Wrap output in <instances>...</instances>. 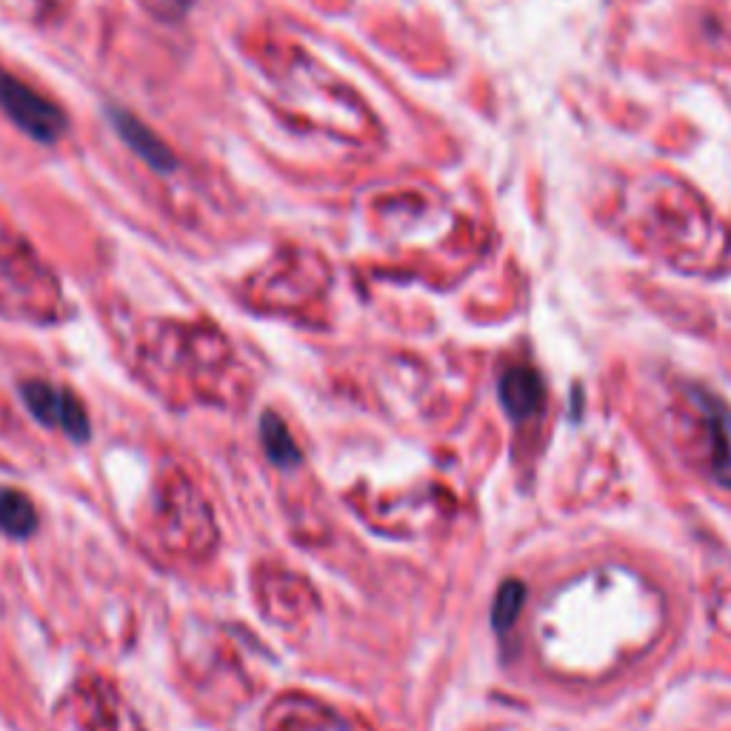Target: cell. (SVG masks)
Returning a JSON list of instances; mask_svg holds the SVG:
<instances>
[{
	"mask_svg": "<svg viewBox=\"0 0 731 731\" xmlns=\"http://www.w3.org/2000/svg\"><path fill=\"white\" fill-rule=\"evenodd\" d=\"M523 600H526V586L517 577L500 583L498 595H495V606H491V626L495 632L505 634L514 626V620L521 618Z\"/></svg>",
	"mask_w": 731,
	"mask_h": 731,
	"instance_id": "8fae6325",
	"label": "cell"
},
{
	"mask_svg": "<svg viewBox=\"0 0 731 731\" xmlns=\"http://www.w3.org/2000/svg\"><path fill=\"white\" fill-rule=\"evenodd\" d=\"M227 352L195 329H160L141 352V375L151 389L178 403H209L223 375Z\"/></svg>",
	"mask_w": 731,
	"mask_h": 731,
	"instance_id": "6da1fadb",
	"label": "cell"
},
{
	"mask_svg": "<svg viewBox=\"0 0 731 731\" xmlns=\"http://www.w3.org/2000/svg\"><path fill=\"white\" fill-rule=\"evenodd\" d=\"M23 403L29 412L44 423L46 429L63 431L75 443H86L92 435V423L86 415L84 403L77 400L75 392H69L63 386L46 383V380H26L21 386Z\"/></svg>",
	"mask_w": 731,
	"mask_h": 731,
	"instance_id": "277c9868",
	"label": "cell"
},
{
	"mask_svg": "<svg viewBox=\"0 0 731 731\" xmlns=\"http://www.w3.org/2000/svg\"><path fill=\"white\" fill-rule=\"evenodd\" d=\"M38 528V509L21 489L0 486V532L9 537H29Z\"/></svg>",
	"mask_w": 731,
	"mask_h": 731,
	"instance_id": "9c48e42d",
	"label": "cell"
},
{
	"mask_svg": "<svg viewBox=\"0 0 731 731\" xmlns=\"http://www.w3.org/2000/svg\"><path fill=\"white\" fill-rule=\"evenodd\" d=\"M75 700V720L84 731H123V709L118 694L112 689L100 683V680H89L84 686L72 694Z\"/></svg>",
	"mask_w": 731,
	"mask_h": 731,
	"instance_id": "52a82bcc",
	"label": "cell"
},
{
	"mask_svg": "<svg viewBox=\"0 0 731 731\" xmlns=\"http://www.w3.org/2000/svg\"><path fill=\"white\" fill-rule=\"evenodd\" d=\"M109 123H112L114 132L121 135L123 144L135 151L146 167H151L155 172H172V169L178 167L174 151L169 149V146L163 144L144 121H137L132 112H126V109H109Z\"/></svg>",
	"mask_w": 731,
	"mask_h": 731,
	"instance_id": "5b68a950",
	"label": "cell"
},
{
	"mask_svg": "<svg viewBox=\"0 0 731 731\" xmlns=\"http://www.w3.org/2000/svg\"><path fill=\"white\" fill-rule=\"evenodd\" d=\"M694 403L700 406L711 440V472L717 483L731 489V409L717 394L694 389Z\"/></svg>",
	"mask_w": 731,
	"mask_h": 731,
	"instance_id": "8992f818",
	"label": "cell"
},
{
	"mask_svg": "<svg viewBox=\"0 0 731 731\" xmlns=\"http://www.w3.org/2000/svg\"><path fill=\"white\" fill-rule=\"evenodd\" d=\"M0 109L15 123L21 132L38 141V144H58L66 135V112L52 98H44L40 92L23 84L9 69L0 66Z\"/></svg>",
	"mask_w": 731,
	"mask_h": 731,
	"instance_id": "3957f363",
	"label": "cell"
},
{
	"mask_svg": "<svg viewBox=\"0 0 731 731\" xmlns=\"http://www.w3.org/2000/svg\"><path fill=\"white\" fill-rule=\"evenodd\" d=\"M546 383L532 366H514L500 377V403L512 421H526L544 409Z\"/></svg>",
	"mask_w": 731,
	"mask_h": 731,
	"instance_id": "ba28073f",
	"label": "cell"
},
{
	"mask_svg": "<svg viewBox=\"0 0 731 731\" xmlns=\"http://www.w3.org/2000/svg\"><path fill=\"white\" fill-rule=\"evenodd\" d=\"M151 532L163 551L186 560L209 555L218 540L209 503L192 477L178 468H169L160 475L155 498H151Z\"/></svg>",
	"mask_w": 731,
	"mask_h": 731,
	"instance_id": "7a4b0ae2",
	"label": "cell"
},
{
	"mask_svg": "<svg viewBox=\"0 0 731 731\" xmlns=\"http://www.w3.org/2000/svg\"><path fill=\"white\" fill-rule=\"evenodd\" d=\"M260 440H264L269 460L278 463V466L289 468L301 463V449L294 443L292 431L287 429V423L280 421L275 412H264V417H260Z\"/></svg>",
	"mask_w": 731,
	"mask_h": 731,
	"instance_id": "30bf717a",
	"label": "cell"
}]
</instances>
